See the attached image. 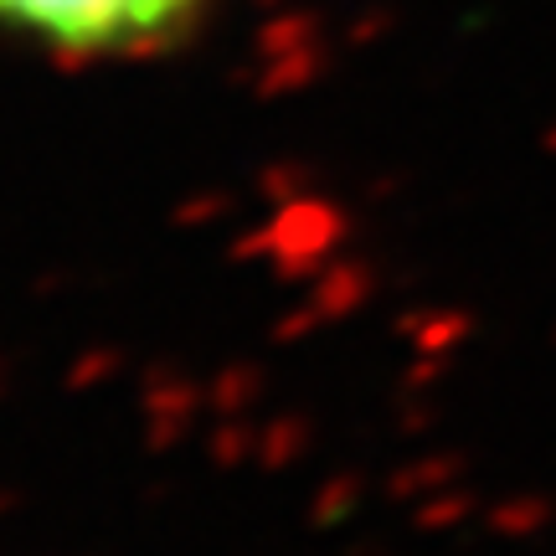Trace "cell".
Segmentation results:
<instances>
[{
	"mask_svg": "<svg viewBox=\"0 0 556 556\" xmlns=\"http://www.w3.org/2000/svg\"><path fill=\"white\" fill-rule=\"evenodd\" d=\"M206 0H0V31L62 52V58H119L176 37Z\"/></svg>",
	"mask_w": 556,
	"mask_h": 556,
	"instance_id": "1",
	"label": "cell"
}]
</instances>
